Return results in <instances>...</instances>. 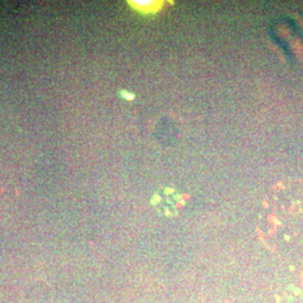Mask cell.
Here are the masks:
<instances>
[{
  "label": "cell",
  "instance_id": "6da1fadb",
  "mask_svg": "<svg viewBox=\"0 0 303 303\" xmlns=\"http://www.w3.org/2000/svg\"><path fill=\"white\" fill-rule=\"evenodd\" d=\"M257 231L271 253L303 256V180H285L271 189L258 212Z\"/></svg>",
  "mask_w": 303,
  "mask_h": 303
}]
</instances>
